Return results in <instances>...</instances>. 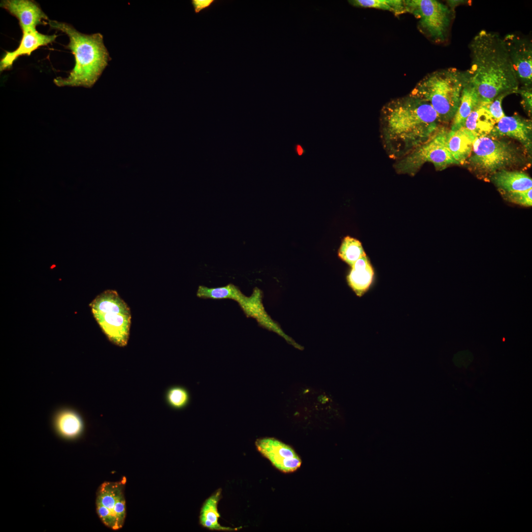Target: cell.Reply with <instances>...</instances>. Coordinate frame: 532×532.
<instances>
[{"label": "cell", "mask_w": 532, "mask_h": 532, "mask_svg": "<svg viewBox=\"0 0 532 532\" xmlns=\"http://www.w3.org/2000/svg\"><path fill=\"white\" fill-rule=\"evenodd\" d=\"M440 122L431 105L410 95L394 99L382 108L381 136L392 158L400 159L429 139Z\"/></svg>", "instance_id": "6da1fadb"}, {"label": "cell", "mask_w": 532, "mask_h": 532, "mask_svg": "<svg viewBox=\"0 0 532 532\" xmlns=\"http://www.w3.org/2000/svg\"><path fill=\"white\" fill-rule=\"evenodd\" d=\"M469 47L471 66L466 72L481 101L490 103L502 94L517 93L519 84L502 37L483 30Z\"/></svg>", "instance_id": "7a4b0ae2"}, {"label": "cell", "mask_w": 532, "mask_h": 532, "mask_svg": "<svg viewBox=\"0 0 532 532\" xmlns=\"http://www.w3.org/2000/svg\"><path fill=\"white\" fill-rule=\"evenodd\" d=\"M50 28L65 33L69 39L66 48L71 51L75 64L66 78L57 77L54 83L58 86L92 87L100 76L110 59L103 36L100 33L85 34L71 25L49 20Z\"/></svg>", "instance_id": "3957f363"}, {"label": "cell", "mask_w": 532, "mask_h": 532, "mask_svg": "<svg viewBox=\"0 0 532 532\" xmlns=\"http://www.w3.org/2000/svg\"><path fill=\"white\" fill-rule=\"evenodd\" d=\"M466 73L455 67L438 70L421 79L410 94L429 102L440 123L452 121L459 105Z\"/></svg>", "instance_id": "277c9868"}, {"label": "cell", "mask_w": 532, "mask_h": 532, "mask_svg": "<svg viewBox=\"0 0 532 532\" xmlns=\"http://www.w3.org/2000/svg\"><path fill=\"white\" fill-rule=\"evenodd\" d=\"M93 315L101 330L113 344L125 346L129 338L131 310L118 293L107 290L90 303Z\"/></svg>", "instance_id": "5b68a950"}, {"label": "cell", "mask_w": 532, "mask_h": 532, "mask_svg": "<svg viewBox=\"0 0 532 532\" xmlns=\"http://www.w3.org/2000/svg\"><path fill=\"white\" fill-rule=\"evenodd\" d=\"M523 156L520 150L510 142L488 135L476 138L467 160L475 169L493 174L520 164Z\"/></svg>", "instance_id": "8992f818"}, {"label": "cell", "mask_w": 532, "mask_h": 532, "mask_svg": "<svg viewBox=\"0 0 532 532\" xmlns=\"http://www.w3.org/2000/svg\"><path fill=\"white\" fill-rule=\"evenodd\" d=\"M447 132L440 128L427 141L399 159L394 166L396 172L414 176L426 163H432L439 170L457 164L447 147Z\"/></svg>", "instance_id": "52a82bcc"}, {"label": "cell", "mask_w": 532, "mask_h": 532, "mask_svg": "<svg viewBox=\"0 0 532 532\" xmlns=\"http://www.w3.org/2000/svg\"><path fill=\"white\" fill-rule=\"evenodd\" d=\"M406 13L418 20L420 32L437 43L446 40L451 24V9L436 0H405Z\"/></svg>", "instance_id": "ba28073f"}, {"label": "cell", "mask_w": 532, "mask_h": 532, "mask_svg": "<svg viewBox=\"0 0 532 532\" xmlns=\"http://www.w3.org/2000/svg\"><path fill=\"white\" fill-rule=\"evenodd\" d=\"M125 478L118 482H105L99 487L96 508L102 522L113 530L121 529L126 515L124 494Z\"/></svg>", "instance_id": "9c48e42d"}, {"label": "cell", "mask_w": 532, "mask_h": 532, "mask_svg": "<svg viewBox=\"0 0 532 532\" xmlns=\"http://www.w3.org/2000/svg\"><path fill=\"white\" fill-rule=\"evenodd\" d=\"M519 84L531 88L532 82V44L525 37L515 33L503 38Z\"/></svg>", "instance_id": "30bf717a"}, {"label": "cell", "mask_w": 532, "mask_h": 532, "mask_svg": "<svg viewBox=\"0 0 532 532\" xmlns=\"http://www.w3.org/2000/svg\"><path fill=\"white\" fill-rule=\"evenodd\" d=\"M255 445L258 451L282 472H294L301 465V459L294 450L275 438L257 439Z\"/></svg>", "instance_id": "8fae6325"}, {"label": "cell", "mask_w": 532, "mask_h": 532, "mask_svg": "<svg viewBox=\"0 0 532 532\" xmlns=\"http://www.w3.org/2000/svg\"><path fill=\"white\" fill-rule=\"evenodd\" d=\"M0 6L18 20L21 30L48 24V17L33 0H3Z\"/></svg>", "instance_id": "7c38bea8"}, {"label": "cell", "mask_w": 532, "mask_h": 532, "mask_svg": "<svg viewBox=\"0 0 532 532\" xmlns=\"http://www.w3.org/2000/svg\"><path fill=\"white\" fill-rule=\"evenodd\" d=\"M531 121L518 115L504 116L495 125L489 135L498 138L507 136L520 142L527 151L532 150Z\"/></svg>", "instance_id": "4fadbf2b"}, {"label": "cell", "mask_w": 532, "mask_h": 532, "mask_svg": "<svg viewBox=\"0 0 532 532\" xmlns=\"http://www.w3.org/2000/svg\"><path fill=\"white\" fill-rule=\"evenodd\" d=\"M22 36L17 48L13 51L6 52L1 59L0 71L10 69L19 56L31 55L38 47L51 43L57 37L55 34L47 35L41 33L36 29H27L22 30Z\"/></svg>", "instance_id": "5bb4252c"}, {"label": "cell", "mask_w": 532, "mask_h": 532, "mask_svg": "<svg viewBox=\"0 0 532 532\" xmlns=\"http://www.w3.org/2000/svg\"><path fill=\"white\" fill-rule=\"evenodd\" d=\"M476 137L465 127L457 130L448 131L447 145L457 164H464L471 153Z\"/></svg>", "instance_id": "9a60e30c"}, {"label": "cell", "mask_w": 532, "mask_h": 532, "mask_svg": "<svg viewBox=\"0 0 532 532\" xmlns=\"http://www.w3.org/2000/svg\"><path fill=\"white\" fill-rule=\"evenodd\" d=\"M466 77L462 91L459 105L452 120V131L464 127L467 118L480 102L476 87L471 81L466 71Z\"/></svg>", "instance_id": "2e32d148"}, {"label": "cell", "mask_w": 532, "mask_h": 532, "mask_svg": "<svg viewBox=\"0 0 532 532\" xmlns=\"http://www.w3.org/2000/svg\"><path fill=\"white\" fill-rule=\"evenodd\" d=\"M234 300L238 303L247 317H253L265 327L279 332L274 323L264 310L261 302V293L257 289H255L253 294L249 297L243 295L240 291Z\"/></svg>", "instance_id": "e0dca14e"}, {"label": "cell", "mask_w": 532, "mask_h": 532, "mask_svg": "<svg viewBox=\"0 0 532 532\" xmlns=\"http://www.w3.org/2000/svg\"><path fill=\"white\" fill-rule=\"evenodd\" d=\"M351 267L347 277L348 283L357 296H361L371 284L373 269L366 255L358 260Z\"/></svg>", "instance_id": "ac0fdd59"}, {"label": "cell", "mask_w": 532, "mask_h": 532, "mask_svg": "<svg viewBox=\"0 0 532 532\" xmlns=\"http://www.w3.org/2000/svg\"><path fill=\"white\" fill-rule=\"evenodd\" d=\"M491 179L503 193L524 191L532 189V178L519 171L502 169L493 174Z\"/></svg>", "instance_id": "d6986e66"}, {"label": "cell", "mask_w": 532, "mask_h": 532, "mask_svg": "<svg viewBox=\"0 0 532 532\" xmlns=\"http://www.w3.org/2000/svg\"><path fill=\"white\" fill-rule=\"evenodd\" d=\"M488 103L480 100L479 104L470 113L466 121L464 127L476 138L489 135L496 124L487 109V105Z\"/></svg>", "instance_id": "ffe728a7"}, {"label": "cell", "mask_w": 532, "mask_h": 532, "mask_svg": "<svg viewBox=\"0 0 532 532\" xmlns=\"http://www.w3.org/2000/svg\"><path fill=\"white\" fill-rule=\"evenodd\" d=\"M221 493V489H219L204 501L200 511V523L203 527L211 531H236V528L224 527L219 523L220 515L218 511V504Z\"/></svg>", "instance_id": "44dd1931"}, {"label": "cell", "mask_w": 532, "mask_h": 532, "mask_svg": "<svg viewBox=\"0 0 532 532\" xmlns=\"http://www.w3.org/2000/svg\"><path fill=\"white\" fill-rule=\"evenodd\" d=\"M348 2L354 7L389 11L396 16L406 13L402 0H349Z\"/></svg>", "instance_id": "7402d4cb"}, {"label": "cell", "mask_w": 532, "mask_h": 532, "mask_svg": "<svg viewBox=\"0 0 532 532\" xmlns=\"http://www.w3.org/2000/svg\"><path fill=\"white\" fill-rule=\"evenodd\" d=\"M56 424L58 430L63 435L73 437L80 433L83 424L80 417L74 412L64 411L57 417Z\"/></svg>", "instance_id": "603a6c76"}, {"label": "cell", "mask_w": 532, "mask_h": 532, "mask_svg": "<svg viewBox=\"0 0 532 532\" xmlns=\"http://www.w3.org/2000/svg\"><path fill=\"white\" fill-rule=\"evenodd\" d=\"M366 255L361 242L349 236L344 237L338 250L339 257L351 266Z\"/></svg>", "instance_id": "cb8c5ba5"}, {"label": "cell", "mask_w": 532, "mask_h": 532, "mask_svg": "<svg viewBox=\"0 0 532 532\" xmlns=\"http://www.w3.org/2000/svg\"><path fill=\"white\" fill-rule=\"evenodd\" d=\"M165 399L170 407L175 409H180L188 405L190 400V395L185 388L175 386L167 390Z\"/></svg>", "instance_id": "d4e9b609"}, {"label": "cell", "mask_w": 532, "mask_h": 532, "mask_svg": "<svg viewBox=\"0 0 532 532\" xmlns=\"http://www.w3.org/2000/svg\"><path fill=\"white\" fill-rule=\"evenodd\" d=\"M532 189L505 193L507 199L510 201L525 206L532 205Z\"/></svg>", "instance_id": "484cf974"}, {"label": "cell", "mask_w": 532, "mask_h": 532, "mask_svg": "<svg viewBox=\"0 0 532 532\" xmlns=\"http://www.w3.org/2000/svg\"><path fill=\"white\" fill-rule=\"evenodd\" d=\"M509 95L510 94L508 93L502 94L487 105L488 111L496 123L505 116L501 104L503 99Z\"/></svg>", "instance_id": "4316f807"}, {"label": "cell", "mask_w": 532, "mask_h": 532, "mask_svg": "<svg viewBox=\"0 0 532 532\" xmlns=\"http://www.w3.org/2000/svg\"><path fill=\"white\" fill-rule=\"evenodd\" d=\"M516 93L521 95L522 100L521 103L524 108L529 114L532 113V88L522 87L518 89Z\"/></svg>", "instance_id": "83f0119b"}, {"label": "cell", "mask_w": 532, "mask_h": 532, "mask_svg": "<svg viewBox=\"0 0 532 532\" xmlns=\"http://www.w3.org/2000/svg\"><path fill=\"white\" fill-rule=\"evenodd\" d=\"M215 2V0H192L191 1L194 11L197 14L203 10L208 9Z\"/></svg>", "instance_id": "f1b7e54d"}, {"label": "cell", "mask_w": 532, "mask_h": 532, "mask_svg": "<svg viewBox=\"0 0 532 532\" xmlns=\"http://www.w3.org/2000/svg\"><path fill=\"white\" fill-rule=\"evenodd\" d=\"M295 151L297 155L299 156H301L304 153V150L303 147L299 144L296 145Z\"/></svg>", "instance_id": "f546056e"}]
</instances>
